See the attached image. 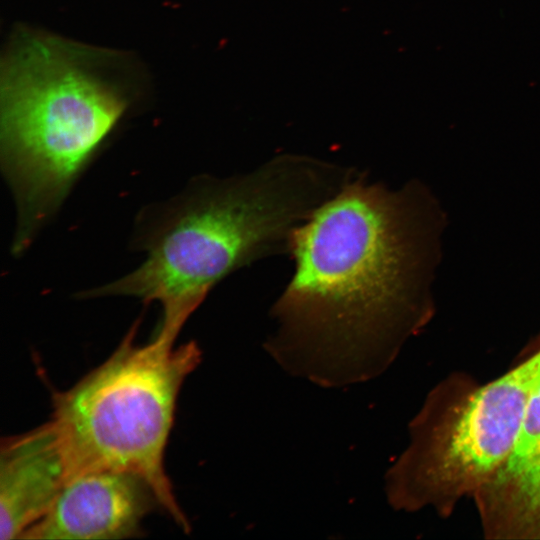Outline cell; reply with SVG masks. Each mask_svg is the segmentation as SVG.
<instances>
[{"mask_svg":"<svg viewBox=\"0 0 540 540\" xmlns=\"http://www.w3.org/2000/svg\"><path fill=\"white\" fill-rule=\"evenodd\" d=\"M416 185L358 173L293 233L294 273L265 350L324 387L377 376L425 316L427 225Z\"/></svg>","mask_w":540,"mask_h":540,"instance_id":"cell-1","label":"cell"},{"mask_svg":"<svg viewBox=\"0 0 540 540\" xmlns=\"http://www.w3.org/2000/svg\"><path fill=\"white\" fill-rule=\"evenodd\" d=\"M138 92L126 53L14 31L1 62V158L18 204L15 250L56 211Z\"/></svg>","mask_w":540,"mask_h":540,"instance_id":"cell-2","label":"cell"},{"mask_svg":"<svg viewBox=\"0 0 540 540\" xmlns=\"http://www.w3.org/2000/svg\"><path fill=\"white\" fill-rule=\"evenodd\" d=\"M357 172L314 157L281 154L243 174L207 177L147 237V258L139 268L85 295L158 301L162 320L184 326L226 276L289 253L295 230Z\"/></svg>","mask_w":540,"mask_h":540,"instance_id":"cell-3","label":"cell"},{"mask_svg":"<svg viewBox=\"0 0 540 540\" xmlns=\"http://www.w3.org/2000/svg\"><path fill=\"white\" fill-rule=\"evenodd\" d=\"M136 333L134 324L101 365L71 388L54 392L49 422L67 479L94 470L134 473L150 484L160 507L188 532L164 454L179 392L200 363L201 350L194 341L175 347L176 338L160 331L138 345Z\"/></svg>","mask_w":540,"mask_h":540,"instance_id":"cell-4","label":"cell"},{"mask_svg":"<svg viewBox=\"0 0 540 540\" xmlns=\"http://www.w3.org/2000/svg\"><path fill=\"white\" fill-rule=\"evenodd\" d=\"M539 367L540 351L460 398L441 420L423 413L411 446L386 476L391 505L448 504L486 484L515 443Z\"/></svg>","mask_w":540,"mask_h":540,"instance_id":"cell-5","label":"cell"},{"mask_svg":"<svg viewBox=\"0 0 540 540\" xmlns=\"http://www.w3.org/2000/svg\"><path fill=\"white\" fill-rule=\"evenodd\" d=\"M157 505L150 484L134 473L88 471L66 480L47 513L21 539L137 537L144 518Z\"/></svg>","mask_w":540,"mask_h":540,"instance_id":"cell-6","label":"cell"},{"mask_svg":"<svg viewBox=\"0 0 540 540\" xmlns=\"http://www.w3.org/2000/svg\"><path fill=\"white\" fill-rule=\"evenodd\" d=\"M50 422L3 439L0 451V538L21 539L49 510L66 482Z\"/></svg>","mask_w":540,"mask_h":540,"instance_id":"cell-7","label":"cell"},{"mask_svg":"<svg viewBox=\"0 0 540 540\" xmlns=\"http://www.w3.org/2000/svg\"><path fill=\"white\" fill-rule=\"evenodd\" d=\"M476 493L490 532L540 538V367L508 457Z\"/></svg>","mask_w":540,"mask_h":540,"instance_id":"cell-8","label":"cell"}]
</instances>
